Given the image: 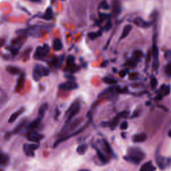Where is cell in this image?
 <instances>
[{
  "label": "cell",
  "instance_id": "8d00e7d4",
  "mask_svg": "<svg viewBox=\"0 0 171 171\" xmlns=\"http://www.w3.org/2000/svg\"><path fill=\"white\" fill-rule=\"evenodd\" d=\"M32 52V49L31 48H28L26 49L24 52L23 53V61H26L27 60H28L29 56L30 55V53Z\"/></svg>",
  "mask_w": 171,
  "mask_h": 171
},
{
  "label": "cell",
  "instance_id": "603a6c76",
  "mask_svg": "<svg viewBox=\"0 0 171 171\" xmlns=\"http://www.w3.org/2000/svg\"><path fill=\"white\" fill-rule=\"evenodd\" d=\"M132 30V25H130V24L126 25L124 27V28H123L120 37V40H122V39L126 38V37L128 36V34L131 33Z\"/></svg>",
  "mask_w": 171,
  "mask_h": 171
},
{
  "label": "cell",
  "instance_id": "681fc988",
  "mask_svg": "<svg viewBox=\"0 0 171 171\" xmlns=\"http://www.w3.org/2000/svg\"><path fill=\"white\" fill-rule=\"evenodd\" d=\"M150 60V52H148V54H147V58H146V61H149Z\"/></svg>",
  "mask_w": 171,
  "mask_h": 171
},
{
  "label": "cell",
  "instance_id": "9c48e42d",
  "mask_svg": "<svg viewBox=\"0 0 171 171\" xmlns=\"http://www.w3.org/2000/svg\"><path fill=\"white\" fill-rule=\"evenodd\" d=\"M78 88V84L76 82V81L72 80H68L65 82L60 84L58 86L59 90L62 91H72L76 90Z\"/></svg>",
  "mask_w": 171,
  "mask_h": 171
},
{
  "label": "cell",
  "instance_id": "f35d334b",
  "mask_svg": "<svg viewBox=\"0 0 171 171\" xmlns=\"http://www.w3.org/2000/svg\"><path fill=\"white\" fill-rule=\"evenodd\" d=\"M165 73L167 76L171 77V61L169 62L165 68Z\"/></svg>",
  "mask_w": 171,
  "mask_h": 171
},
{
  "label": "cell",
  "instance_id": "d590c367",
  "mask_svg": "<svg viewBox=\"0 0 171 171\" xmlns=\"http://www.w3.org/2000/svg\"><path fill=\"white\" fill-rule=\"evenodd\" d=\"M160 90L162 91L163 95L166 96L170 94V88L169 86H166V85H162V86L160 88Z\"/></svg>",
  "mask_w": 171,
  "mask_h": 171
},
{
  "label": "cell",
  "instance_id": "ffe728a7",
  "mask_svg": "<svg viewBox=\"0 0 171 171\" xmlns=\"http://www.w3.org/2000/svg\"><path fill=\"white\" fill-rule=\"evenodd\" d=\"M132 142L134 143H141L146 141L147 140V135L145 133H140L132 136Z\"/></svg>",
  "mask_w": 171,
  "mask_h": 171
},
{
  "label": "cell",
  "instance_id": "60d3db41",
  "mask_svg": "<svg viewBox=\"0 0 171 171\" xmlns=\"http://www.w3.org/2000/svg\"><path fill=\"white\" fill-rule=\"evenodd\" d=\"M100 7L102 9H108L109 8H110V6H109V5L108 4L107 2L105 1V0H104V1L101 2Z\"/></svg>",
  "mask_w": 171,
  "mask_h": 171
},
{
  "label": "cell",
  "instance_id": "c3c4849f",
  "mask_svg": "<svg viewBox=\"0 0 171 171\" xmlns=\"http://www.w3.org/2000/svg\"><path fill=\"white\" fill-rule=\"evenodd\" d=\"M66 77L68 80H76V78L74 77L73 76H72V75H68V76H66Z\"/></svg>",
  "mask_w": 171,
  "mask_h": 171
},
{
  "label": "cell",
  "instance_id": "e0dca14e",
  "mask_svg": "<svg viewBox=\"0 0 171 171\" xmlns=\"http://www.w3.org/2000/svg\"><path fill=\"white\" fill-rule=\"evenodd\" d=\"M25 111H26V108L24 106L20 107L18 110H17L16 112H13V113L9 116L8 122L9 123L14 122L18 118L19 116H21Z\"/></svg>",
  "mask_w": 171,
  "mask_h": 171
},
{
  "label": "cell",
  "instance_id": "4dcf8cb0",
  "mask_svg": "<svg viewBox=\"0 0 171 171\" xmlns=\"http://www.w3.org/2000/svg\"><path fill=\"white\" fill-rule=\"evenodd\" d=\"M103 143H104V148L106 150V151L107 152V153H108L109 155H111L112 156H115L114 153L113 152V150H112L111 146L110 145V144L106 141V140L104 139L103 140Z\"/></svg>",
  "mask_w": 171,
  "mask_h": 171
},
{
  "label": "cell",
  "instance_id": "ba28073f",
  "mask_svg": "<svg viewBox=\"0 0 171 171\" xmlns=\"http://www.w3.org/2000/svg\"><path fill=\"white\" fill-rule=\"evenodd\" d=\"M39 144H28L26 143L23 145V151L27 156L33 157L35 155V151L39 148Z\"/></svg>",
  "mask_w": 171,
  "mask_h": 171
},
{
  "label": "cell",
  "instance_id": "7c38bea8",
  "mask_svg": "<svg viewBox=\"0 0 171 171\" xmlns=\"http://www.w3.org/2000/svg\"><path fill=\"white\" fill-rule=\"evenodd\" d=\"M26 82V74L24 72H22L19 75V78L17 80V83L15 87V92L16 93H19L21 92L23 88H24V84Z\"/></svg>",
  "mask_w": 171,
  "mask_h": 171
},
{
  "label": "cell",
  "instance_id": "484cf974",
  "mask_svg": "<svg viewBox=\"0 0 171 171\" xmlns=\"http://www.w3.org/2000/svg\"><path fill=\"white\" fill-rule=\"evenodd\" d=\"M112 10L115 15H118L121 12V5L118 0H114L112 3Z\"/></svg>",
  "mask_w": 171,
  "mask_h": 171
},
{
  "label": "cell",
  "instance_id": "74e56055",
  "mask_svg": "<svg viewBox=\"0 0 171 171\" xmlns=\"http://www.w3.org/2000/svg\"><path fill=\"white\" fill-rule=\"evenodd\" d=\"M138 77H139V74L138 72H132V73L129 74V75H128L129 79L131 80H138Z\"/></svg>",
  "mask_w": 171,
  "mask_h": 171
},
{
  "label": "cell",
  "instance_id": "f546056e",
  "mask_svg": "<svg viewBox=\"0 0 171 171\" xmlns=\"http://www.w3.org/2000/svg\"><path fill=\"white\" fill-rule=\"evenodd\" d=\"M120 118H121L119 114H118L110 122H109V126H110L112 130H114L116 127V126H117V125L118 124V123H119L120 119Z\"/></svg>",
  "mask_w": 171,
  "mask_h": 171
},
{
  "label": "cell",
  "instance_id": "44dd1931",
  "mask_svg": "<svg viewBox=\"0 0 171 171\" xmlns=\"http://www.w3.org/2000/svg\"><path fill=\"white\" fill-rule=\"evenodd\" d=\"M93 147L95 148L96 151L97 156H98V159L100 160V161L102 163H103V164H106V163H108V159H107L106 157V156L104 155L103 152H102L100 149L98 148L97 147H96V146H93Z\"/></svg>",
  "mask_w": 171,
  "mask_h": 171
},
{
  "label": "cell",
  "instance_id": "3957f363",
  "mask_svg": "<svg viewBox=\"0 0 171 171\" xmlns=\"http://www.w3.org/2000/svg\"><path fill=\"white\" fill-rule=\"evenodd\" d=\"M50 73V70L47 67L42 64H36L32 72V77L36 82L40 81L43 77L47 76Z\"/></svg>",
  "mask_w": 171,
  "mask_h": 171
},
{
  "label": "cell",
  "instance_id": "bcb514c9",
  "mask_svg": "<svg viewBox=\"0 0 171 171\" xmlns=\"http://www.w3.org/2000/svg\"><path fill=\"white\" fill-rule=\"evenodd\" d=\"M6 98H7L6 94L3 90H2L1 91V103H2V105L3 103V98H5L6 99Z\"/></svg>",
  "mask_w": 171,
  "mask_h": 171
},
{
  "label": "cell",
  "instance_id": "d6986e66",
  "mask_svg": "<svg viewBox=\"0 0 171 171\" xmlns=\"http://www.w3.org/2000/svg\"><path fill=\"white\" fill-rule=\"evenodd\" d=\"M7 72L12 76H18L22 73V70L20 68L14 66H8L5 68Z\"/></svg>",
  "mask_w": 171,
  "mask_h": 171
},
{
  "label": "cell",
  "instance_id": "277c9868",
  "mask_svg": "<svg viewBox=\"0 0 171 171\" xmlns=\"http://www.w3.org/2000/svg\"><path fill=\"white\" fill-rule=\"evenodd\" d=\"M81 110V105L80 102H74L71 104L70 108L68 109L66 114L68 116L66 122H69L72 120L74 116L79 113Z\"/></svg>",
  "mask_w": 171,
  "mask_h": 171
},
{
  "label": "cell",
  "instance_id": "d6a6232c",
  "mask_svg": "<svg viewBox=\"0 0 171 171\" xmlns=\"http://www.w3.org/2000/svg\"><path fill=\"white\" fill-rule=\"evenodd\" d=\"M102 82L108 85H115L117 84V80H116L113 78L108 76H106L102 78Z\"/></svg>",
  "mask_w": 171,
  "mask_h": 171
},
{
  "label": "cell",
  "instance_id": "e575fe53",
  "mask_svg": "<svg viewBox=\"0 0 171 171\" xmlns=\"http://www.w3.org/2000/svg\"><path fill=\"white\" fill-rule=\"evenodd\" d=\"M102 32L101 33V32L100 31V32H90L88 34V36L90 40H94L96 38H97L98 37L102 36Z\"/></svg>",
  "mask_w": 171,
  "mask_h": 171
},
{
  "label": "cell",
  "instance_id": "83f0119b",
  "mask_svg": "<svg viewBox=\"0 0 171 171\" xmlns=\"http://www.w3.org/2000/svg\"><path fill=\"white\" fill-rule=\"evenodd\" d=\"M63 47V44L61 40L56 38L53 41V49L55 51H60Z\"/></svg>",
  "mask_w": 171,
  "mask_h": 171
},
{
  "label": "cell",
  "instance_id": "ac0fdd59",
  "mask_svg": "<svg viewBox=\"0 0 171 171\" xmlns=\"http://www.w3.org/2000/svg\"><path fill=\"white\" fill-rule=\"evenodd\" d=\"M42 120V119L39 118L38 116H37L36 119H34L33 120L28 123V126H27V129H28L30 131H34V130H36V128L39 127Z\"/></svg>",
  "mask_w": 171,
  "mask_h": 171
},
{
  "label": "cell",
  "instance_id": "52a82bcc",
  "mask_svg": "<svg viewBox=\"0 0 171 171\" xmlns=\"http://www.w3.org/2000/svg\"><path fill=\"white\" fill-rule=\"evenodd\" d=\"M88 124H89V123H88L87 124H85L84 126H83L82 127H81L80 129H78V131H76L75 132H73L70 133V134H68L66 136H62V137H61V138L58 139L57 141L55 142H54V145H53V147H54V148H56V147L58 145H59L61 142L66 141H67V140H68L69 138L73 137V136H76L78 134H80L81 132H82L84 131V130L88 127Z\"/></svg>",
  "mask_w": 171,
  "mask_h": 171
},
{
  "label": "cell",
  "instance_id": "4fadbf2b",
  "mask_svg": "<svg viewBox=\"0 0 171 171\" xmlns=\"http://www.w3.org/2000/svg\"><path fill=\"white\" fill-rule=\"evenodd\" d=\"M156 162L160 169H165L171 162V159H166L160 155H156Z\"/></svg>",
  "mask_w": 171,
  "mask_h": 171
},
{
  "label": "cell",
  "instance_id": "f1b7e54d",
  "mask_svg": "<svg viewBox=\"0 0 171 171\" xmlns=\"http://www.w3.org/2000/svg\"><path fill=\"white\" fill-rule=\"evenodd\" d=\"M144 56V54L142 51L140 50H136L132 52V58L136 61H139L142 59V58Z\"/></svg>",
  "mask_w": 171,
  "mask_h": 171
},
{
  "label": "cell",
  "instance_id": "5bb4252c",
  "mask_svg": "<svg viewBox=\"0 0 171 171\" xmlns=\"http://www.w3.org/2000/svg\"><path fill=\"white\" fill-rule=\"evenodd\" d=\"M28 121L27 119L22 120L20 121L18 123V124L16 125V126L14 128V129H13V131L11 132L12 135L19 134V133L21 132L22 130L26 127V126H28Z\"/></svg>",
  "mask_w": 171,
  "mask_h": 171
},
{
  "label": "cell",
  "instance_id": "f6af8a7d",
  "mask_svg": "<svg viewBox=\"0 0 171 171\" xmlns=\"http://www.w3.org/2000/svg\"><path fill=\"white\" fill-rule=\"evenodd\" d=\"M128 126V122H126V121H124L120 124V128L121 130H126V129H127Z\"/></svg>",
  "mask_w": 171,
  "mask_h": 171
},
{
  "label": "cell",
  "instance_id": "1f68e13d",
  "mask_svg": "<svg viewBox=\"0 0 171 171\" xmlns=\"http://www.w3.org/2000/svg\"><path fill=\"white\" fill-rule=\"evenodd\" d=\"M88 148V145L86 144H83V145H80L77 147L76 151L78 154H79L80 155H84L86 152Z\"/></svg>",
  "mask_w": 171,
  "mask_h": 171
},
{
  "label": "cell",
  "instance_id": "30bf717a",
  "mask_svg": "<svg viewBox=\"0 0 171 171\" xmlns=\"http://www.w3.org/2000/svg\"><path fill=\"white\" fill-rule=\"evenodd\" d=\"M26 138L29 141L37 143L40 142L43 138H44V136L42 134L35 132V131H30L26 135Z\"/></svg>",
  "mask_w": 171,
  "mask_h": 171
},
{
  "label": "cell",
  "instance_id": "5b68a950",
  "mask_svg": "<svg viewBox=\"0 0 171 171\" xmlns=\"http://www.w3.org/2000/svg\"><path fill=\"white\" fill-rule=\"evenodd\" d=\"M50 52V47L47 44H44L42 46H38L33 54V58L35 60H41L47 56Z\"/></svg>",
  "mask_w": 171,
  "mask_h": 171
},
{
  "label": "cell",
  "instance_id": "ee69618b",
  "mask_svg": "<svg viewBox=\"0 0 171 171\" xmlns=\"http://www.w3.org/2000/svg\"><path fill=\"white\" fill-rule=\"evenodd\" d=\"M165 58L169 62L171 61V50H167L165 52Z\"/></svg>",
  "mask_w": 171,
  "mask_h": 171
},
{
  "label": "cell",
  "instance_id": "d4e9b609",
  "mask_svg": "<svg viewBox=\"0 0 171 171\" xmlns=\"http://www.w3.org/2000/svg\"><path fill=\"white\" fill-rule=\"evenodd\" d=\"M47 108H48V104L46 103V102L41 105V106L40 107L38 110V115H37V116H38L39 118L43 119L44 116H45L46 112L47 111Z\"/></svg>",
  "mask_w": 171,
  "mask_h": 171
},
{
  "label": "cell",
  "instance_id": "ab89813d",
  "mask_svg": "<svg viewBox=\"0 0 171 171\" xmlns=\"http://www.w3.org/2000/svg\"><path fill=\"white\" fill-rule=\"evenodd\" d=\"M112 23L110 20H108L106 23V24L105 25L104 29L105 31H109L112 28Z\"/></svg>",
  "mask_w": 171,
  "mask_h": 171
},
{
  "label": "cell",
  "instance_id": "6da1fadb",
  "mask_svg": "<svg viewBox=\"0 0 171 171\" xmlns=\"http://www.w3.org/2000/svg\"><path fill=\"white\" fill-rule=\"evenodd\" d=\"M145 158V154L138 147H130L127 150V154L124 159L128 162L134 165H139L142 160Z\"/></svg>",
  "mask_w": 171,
  "mask_h": 171
},
{
  "label": "cell",
  "instance_id": "b9f144b4",
  "mask_svg": "<svg viewBox=\"0 0 171 171\" xmlns=\"http://www.w3.org/2000/svg\"><path fill=\"white\" fill-rule=\"evenodd\" d=\"M157 84H158V82H157L156 78H152V80H151V82H150V84H151L152 88V89L155 88L156 87Z\"/></svg>",
  "mask_w": 171,
  "mask_h": 171
},
{
  "label": "cell",
  "instance_id": "8fae6325",
  "mask_svg": "<svg viewBox=\"0 0 171 171\" xmlns=\"http://www.w3.org/2000/svg\"><path fill=\"white\" fill-rule=\"evenodd\" d=\"M66 68L72 73L76 72L79 69V67L77 66L75 64V57L73 55L68 56L66 60Z\"/></svg>",
  "mask_w": 171,
  "mask_h": 171
},
{
  "label": "cell",
  "instance_id": "2e32d148",
  "mask_svg": "<svg viewBox=\"0 0 171 171\" xmlns=\"http://www.w3.org/2000/svg\"><path fill=\"white\" fill-rule=\"evenodd\" d=\"M133 22H134L136 26H137L138 27H139V28H149L152 23V22L145 21V20H144L142 18H141V17H138V18H135Z\"/></svg>",
  "mask_w": 171,
  "mask_h": 171
},
{
  "label": "cell",
  "instance_id": "9a60e30c",
  "mask_svg": "<svg viewBox=\"0 0 171 171\" xmlns=\"http://www.w3.org/2000/svg\"><path fill=\"white\" fill-rule=\"evenodd\" d=\"M64 60V56L60 55L59 56H55L50 61V65L55 69L60 68L61 65L63 64V61Z\"/></svg>",
  "mask_w": 171,
  "mask_h": 171
},
{
  "label": "cell",
  "instance_id": "7402d4cb",
  "mask_svg": "<svg viewBox=\"0 0 171 171\" xmlns=\"http://www.w3.org/2000/svg\"><path fill=\"white\" fill-rule=\"evenodd\" d=\"M9 162V156L5 153L0 154V165L2 166H6Z\"/></svg>",
  "mask_w": 171,
  "mask_h": 171
},
{
  "label": "cell",
  "instance_id": "4316f807",
  "mask_svg": "<svg viewBox=\"0 0 171 171\" xmlns=\"http://www.w3.org/2000/svg\"><path fill=\"white\" fill-rule=\"evenodd\" d=\"M54 17V13H53V10L52 9V8H47L46 10V12H44V13L43 14V16H42V18L45 19V20H51Z\"/></svg>",
  "mask_w": 171,
  "mask_h": 171
},
{
  "label": "cell",
  "instance_id": "8992f818",
  "mask_svg": "<svg viewBox=\"0 0 171 171\" xmlns=\"http://www.w3.org/2000/svg\"><path fill=\"white\" fill-rule=\"evenodd\" d=\"M152 56L153 58V69L156 70L159 68V48L156 45V34L153 37V46L152 49Z\"/></svg>",
  "mask_w": 171,
  "mask_h": 171
},
{
  "label": "cell",
  "instance_id": "836d02e7",
  "mask_svg": "<svg viewBox=\"0 0 171 171\" xmlns=\"http://www.w3.org/2000/svg\"><path fill=\"white\" fill-rule=\"evenodd\" d=\"M125 66H127L128 68H135L137 66V61L134 60L133 58L131 60H128L125 63Z\"/></svg>",
  "mask_w": 171,
  "mask_h": 171
},
{
  "label": "cell",
  "instance_id": "816d5d0a",
  "mask_svg": "<svg viewBox=\"0 0 171 171\" xmlns=\"http://www.w3.org/2000/svg\"><path fill=\"white\" fill-rule=\"evenodd\" d=\"M169 136H171V131H170L169 132Z\"/></svg>",
  "mask_w": 171,
  "mask_h": 171
},
{
  "label": "cell",
  "instance_id": "f907efd6",
  "mask_svg": "<svg viewBox=\"0 0 171 171\" xmlns=\"http://www.w3.org/2000/svg\"><path fill=\"white\" fill-rule=\"evenodd\" d=\"M29 1L36 2V3H40L41 2H42V0H29Z\"/></svg>",
  "mask_w": 171,
  "mask_h": 171
},
{
  "label": "cell",
  "instance_id": "7a4b0ae2",
  "mask_svg": "<svg viewBox=\"0 0 171 171\" xmlns=\"http://www.w3.org/2000/svg\"><path fill=\"white\" fill-rule=\"evenodd\" d=\"M83 120L84 119L82 118H78L73 121L71 120L69 122H65V124L60 133V136L61 137H62V136H66L70 134V133L74 132V130H76V128L79 126V125L83 122Z\"/></svg>",
  "mask_w": 171,
  "mask_h": 171
},
{
  "label": "cell",
  "instance_id": "cb8c5ba5",
  "mask_svg": "<svg viewBox=\"0 0 171 171\" xmlns=\"http://www.w3.org/2000/svg\"><path fill=\"white\" fill-rule=\"evenodd\" d=\"M155 170H156V168L153 166L151 161L146 162L145 164H143L141 169H140L141 171H152Z\"/></svg>",
  "mask_w": 171,
  "mask_h": 171
},
{
  "label": "cell",
  "instance_id": "f5cc1de1",
  "mask_svg": "<svg viewBox=\"0 0 171 171\" xmlns=\"http://www.w3.org/2000/svg\"><path fill=\"white\" fill-rule=\"evenodd\" d=\"M61 1H65V0H61Z\"/></svg>",
  "mask_w": 171,
  "mask_h": 171
},
{
  "label": "cell",
  "instance_id": "7dc6e473",
  "mask_svg": "<svg viewBox=\"0 0 171 171\" xmlns=\"http://www.w3.org/2000/svg\"><path fill=\"white\" fill-rule=\"evenodd\" d=\"M127 73H128L127 71L125 70H122L119 72V75L121 78H124V77H125L126 75L127 74Z\"/></svg>",
  "mask_w": 171,
  "mask_h": 171
},
{
  "label": "cell",
  "instance_id": "7bdbcfd3",
  "mask_svg": "<svg viewBox=\"0 0 171 171\" xmlns=\"http://www.w3.org/2000/svg\"><path fill=\"white\" fill-rule=\"evenodd\" d=\"M119 116H120V118H127L128 115H129V112H127V111H123V112H120V113H118Z\"/></svg>",
  "mask_w": 171,
  "mask_h": 171
}]
</instances>
